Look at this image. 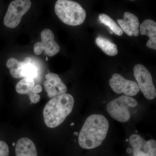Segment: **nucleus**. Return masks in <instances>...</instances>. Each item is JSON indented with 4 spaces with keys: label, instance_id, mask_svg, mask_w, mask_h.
I'll return each mask as SVG.
<instances>
[{
    "label": "nucleus",
    "instance_id": "1",
    "mask_svg": "<svg viewBox=\"0 0 156 156\" xmlns=\"http://www.w3.org/2000/svg\"><path fill=\"white\" fill-rule=\"evenodd\" d=\"M109 126L108 121L103 115L89 116L79 134V143L81 147L91 149L100 146L106 137Z\"/></svg>",
    "mask_w": 156,
    "mask_h": 156
},
{
    "label": "nucleus",
    "instance_id": "2",
    "mask_svg": "<svg viewBox=\"0 0 156 156\" xmlns=\"http://www.w3.org/2000/svg\"><path fill=\"white\" fill-rule=\"evenodd\" d=\"M74 105L73 97L66 93L50 99L43 111L46 126L50 128L59 126L72 112Z\"/></svg>",
    "mask_w": 156,
    "mask_h": 156
},
{
    "label": "nucleus",
    "instance_id": "3",
    "mask_svg": "<svg viewBox=\"0 0 156 156\" xmlns=\"http://www.w3.org/2000/svg\"><path fill=\"white\" fill-rule=\"evenodd\" d=\"M56 16L63 23L76 26L81 25L86 19L87 13L80 4L69 0H58L55 5Z\"/></svg>",
    "mask_w": 156,
    "mask_h": 156
},
{
    "label": "nucleus",
    "instance_id": "4",
    "mask_svg": "<svg viewBox=\"0 0 156 156\" xmlns=\"http://www.w3.org/2000/svg\"><path fill=\"white\" fill-rule=\"evenodd\" d=\"M137 105V101L134 98L122 95L110 101L107 106V110L114 119L126 122L129 121L131 117L129 108L135 107Z\"/></svg>",
    "mask_w": 156,
    "mask_h": 156
},
{
    "label": "nucleus",
    "instance_id": "5",
    "mask_svg": "<svg viewBox=\"0 0 156 156\" xmlns=\"http://www.w3.org/2000/svg\"><path fill=\"white\" fill-rule=\"evenodd\" d=\"M6 66L10 69L11 76L16 79L24 77L34 80L38 75V69L30 57H27L23 62L14 58H10L7 61Z\"/></svg>",
    "mask_w": 156,
    "mask_h": 156
},
{
    "label": "nucleus",
    "instance_id": "6",
    "mask_svg": "<svg viewBox=\"0 0 156 156\" xmlns=\"http://www.w3.org/2000/svg\"><path fill=\"white\" fill-rule=\"evenodd\" d=\"M31 5V2L29 0H15L11 2L4 17L5 25L10 28L17 27Z\"/></svg>",
    "mask_w": 156,
    "mask_h": 156
},
{
    "label": "nucleus",
    "instance_id": "7",
    "mask_svg": "<svg viewBox=\"0 0 156 156\" xmlns=\"http://www.w3.org/2000/svg\"><path fill=\"white\" fill-rule=\"evenodd\" d=\"M134 75L139 89L146 98L149 100L154 99L156 96V89L151 74L147 69L142 65L136 64L134 68Z\"/></svg>",
    "mask_w": 156,
    "mask_h": 156
},
{
    "label": "nucleus",
    "instance_id": "8",
    "mask_svg": "<svg viewBox=\"0 0 156 156\" xmlns=\"http://www.w3.org/2000/svg\"><path fill=\"white\" fill-rule=\"evenodd\" d=\"M41 41L34 44V51L37 55H41L44 50L48 56H53L60 50V47L54 40V35L49 29H45L41 33Z\"/></svg>",
    "mask_w": 156,
    "mask_h": 156
},
{
    "label": "nucleus",
    "instance_id": "9",
    "mask_svg": "<svg viewBox=\"0 0 156 156\" xmlns=\"http://www.w3.org/2000/svg\"><path fill=\"white\" fill-rule=\"evenodd\" d=\"M109 84L113 91L117 94L124 93L126 96H134L140 91L136 82L127 80L119 74L113 75Z\"/></svg>",
    "mask_w": 156,
    "mask_h": 156
},
{
    "label": "nucleus",
    "instance_id": "10",
    "mask_svg": "<svg viewBox=\"0 0 156 156\" xmlns=\"http://www.w3.org/2000/svg\"><path fill=\"white\" fill-rule=\"evenodd\" d=\"M129 142L134 156H156L155 140L147 141L138 134H133L129 138Z\"/></svg>",
    "mask_w": 156,
    "mask_h": 156
},
{
    "label": "nucleus",
    "instance_id": "11",
    "mask_svg": "<svg viewBox=\"0 0 156 156\" xmlns=\"http://www.w3.org/2000/svg\"><path fill=\"white\" fill-rule=\"evenodd\" d=\"M47 80L44 82V87L50 98L63 95L67 92V88L58 75L49 73L46 75Z\"/></svg>",
    "mask_w": 156,
    "mask_h": 156
},
{
    "label": "nucleus",
    "instance_id": "12",
    "mask_svg": "<svg viewBox=\"0 0 156 156\" xmlns=\"http://www.w3.org/2000/svg\"><path fill=\"white\" fill-rule=\"evenodd\" d=\"M117 22L121 27L120 28L129 36L136 37L139 35V20L134 14L130 12H125L124 18L118 20Z\"/></svg>",
    "mask_w": 156,
    "mask_h": 156
},
{
    "label": "nucleus",
    "instance_id": "13",
    "mask_svg": "<svg viewBox=\"0 0 156 156\" xmlns=\"http://www.w3.org/2000/svg\"><path fill=\"white\" fill-rule=\"evenodd\" d=\"M140 34L147 35L150 39L147 43V46L151 49L156 50V23L151 19L144 20L140 24Z\"/></svg>",
    "mask_w": 156,
    "mask_h": 156
},
{
    "label": "nucleus",
    "instance_id": "14",
    "mask_svg": "<svg viewBox=\"0 0 156 156\" xmlns=\"http://www.w3.org/2000/svg\"><path fill=\"white\" fill-rule=\"evenodd\" d=\"M16 156H37L36 147L32 140L23 137L17 141L15 147Z\"/></svg>",
    "mask_w": 156,
    "mask_h": 156
},
{
    "label": "nucleus",
    "instance_id": "15",
    "mask_svg": "<svg viewBox=\"0 0 156 156\" xmlns=\"http://www.w3.org/2000/svg\"><path fill=\"white\" fill-rule=\"evenodd\" d=\"M96 44L107 55L115 56L118 53L117 45L104 37L99 36L95 39Z\"/></svg>",
    "mask_w": 156,
    "mask_h": 156
},
{
    "label": "nucleus",
    "instance_id": "16",
    "mask_svg": "<svg viewBox=\"0 0 156 156\" xmlns=\"http://www.w3.org/2000/svg\"><path fill=\"white\" fill-rule=\"evenodd\" d=\"M98 20L102 24L108 27L110 30L118 36H122L123 31L119 26L109 16L105 14H101L98 16Z\"/></svg>",
    "mask_w": 156,
    "mask_h": 156
},
{
    "label": "nucleus",
    "instance_id": "17",
    "mask_svg": "<svg viewBox=\"0 0 156 156\" xmlns=\"http://www.w3.org/2000/svg\"><path fill=\"white\" fill-rule=\"evenodd\" d=\"M34 86L35 82L34 79L30 78H24L17 83L15 89L19 94H28L33 89Z\"/></svg>",
    "mask_w": 156,
    "mask_h": 156
},
{
    "label": "nucleus",
    "instance_id": "18",
    "mask_svg": "<svg viewBox=\"0 0 156 156\" xmlns=\"http://www.w3.org/2000/svg\"><path fill=\"white\" fill-rule=\"evenodd\" d=\"M9 147L4 141L0 140V156H9Z\"/></svg>",
    "mask_w": 156,
    "mask_h": 156
},
{
    "label": "nucleus",
    "instance_id": "19",
    "mask_svg": "<svg viewBox=\"0 0 156 156\" xmlns=\"http://www.w3.org/2000/svg\"><path fill=\"white\" fill-rule=\"evenodd\" d=\"M28 94L30 99L33 103H37L40 101L41 96L38 94L31 92H30Z\"/></svg>",
    "mask_w": 156,
    "mask_h": 156
},
{
    "label": "nucleus",
    "instance_id": "20",
    "mask_svg": "<svg viewBox=\"0 0 156 156\" xmlns=\"http://www.w3.org/2000/svg\"><path fill=\"white\" fill-rule=\"evenodd\" d=\"M42 91V87L41 86H40V85H37V86L34 87L33 89H32L30 92L36 93V94H38V93L41 92Z\"/></svg>",
    "mask_w": 156,
    "mask_h": 156
},
{
    "label": "nucleus",
    "instance_id": "21",
    "mask_svg": "<svg viewBox=\"0 0 156 156\" xmlns=\"http://www.w3.org/2000/svg\"><path fill=\"white\" fill-rule=\"evenodd\" d=\"M74 134V135H76V136H77V135H79V134H78V132H75Z\"/></svg>",
    "mask_w": 156,
    "mask_h": 156
},
{
    "label": "nucleus",
    "instance_id": "22",
    "mask_svg": "<svg viewBox=\"0 0 156 156\" xmlns=\"http://www.w3.org/2000/svg\"><path fill=\"white\" fill-rule=\"evenodd\" d=\"M110 34H113V33L112 31L110 30L109 31Z\"/></svg>",
    "mask_w": 156,
    "mask_h": 156
},
{
    "label": "nucleus",
    "instance_id": "23",
    "mask_svg": "<svg viewBox=\"0 0 156 156\" xmlns=\"http://www.w3.org/2000/svg\"><path fill=\"white\" fill-rule=\"evenodd\" d=\"M74 125V123H72V124L71 125V126H73Z\"/></svg>",
    "mask_w": 156,
    "mask_h": 156
},
{
    "label": "nucleus",
    "instance_id": "24",
    "mask_svg": "<svg viewBox=\"0 0 156 156\" xmlns=\"http://www.w3.org/2000/svg\"><path fill=\"white\" fill-rule=\"evenodd\" d=\"M13 146H14V143H13Z\"/></svg>",
    "mask_w": 156,
    "mask_h": 156
}]
</instances>
